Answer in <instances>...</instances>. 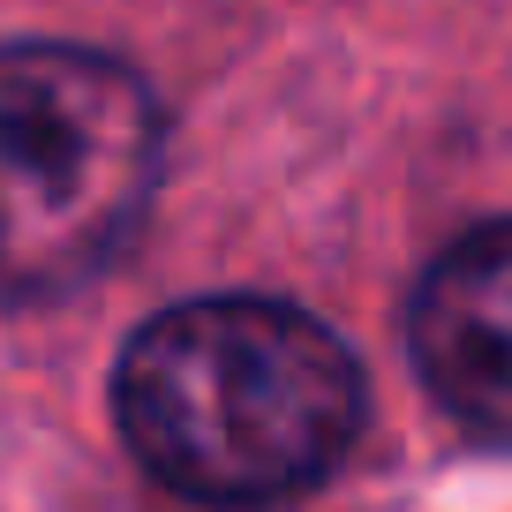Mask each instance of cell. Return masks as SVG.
Here are the masks:
<instances>
[{
    "label": "cell",
    "mask_w": 512,
    "mask_h": 512,
    "mask_svg": "<svg viewBox=\"0 0 512 512\" xmlns=\"http://www.w3.org/2000/svg\"><path fill=\"white\" fill-rule=\"evenodd\" d=\"M113 415L151 482L196 505H279L324 482L362 430L347 339L294 302H181L128 339Z\"/></svg>",
    "instance_id": "6da1fadb"
},
{
    "label": "cell",
    "mask_w": 512,
    "mask_h": 512,
    "mask_svg": "<svg viewBox=\"0 0 512 512\" xmlns=\"http://www.w3.org/2000/svg\"><path fill=\"white\" fill-rule=\"evenodd\" d=\"M159 189L144 76L83 46H0V294L98 279Z\"/></svg>",
    "instance_id": "7a4b0ae2"
},
{
    "label": "cell",
    "mask_w": 512,
    "mask_h": 512,
    "mask_svg": "<svg viewBox=\"0 0 512 512\" xmlns=\"http://www.w3.org/2000/svg\"><path fill=\"white\" fill-rule=\"evenodd\" d=\"M407 339L437 400L467 430L512 445V219L475 226L437 256Z\"/></svg>",
    "instance_id": "3957f363"
}]
</instances>
